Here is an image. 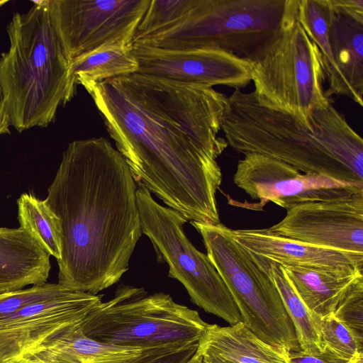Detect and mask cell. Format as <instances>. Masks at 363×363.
Wrapping results in <instances>:
<instances>
[{
  "label": "cell",
  "instance_id": "obj_5",
  "mask_svg": "<svg viewBox=\"0 0 363 363\" xmlns=\"http://www.w3.org/2000/svg\"><path fill=\"white\" fill-rule=\"evenodd\" d=\"M298 0H199L189 18L135 43L165 50H215L253 64L296 11Z\"/></svg>",
  "mask_w": 363,
  "mask_h": 363
},
{
  "label": "cell",
  "instance_id": "obj_26",
  "mask_svg": "<svg viewBox=\"0 0 363 363\" xmlns=\"http://www.w3.org/2000/svg\"><path fill=\"white\" fill-rule=\"evenodd\" d=\"M320 338L323 347L329 348L345 359L363 357V342L357 340L333 314L321 319Z\"/></svg>",
  "mask_w": 363,
  "mask_h": 363
},
{
  "label": "cell",
  "instance_id": "obj_20",
  "mask_svg": "<svg viewBox=\"0 0 363 363\" xmlns=\"http://www.w3.org/2000/svg\"><path fill=\"white\" fill-rule=\"evenodd\" d=\"M197 350L233 363H286L277 349L262 340L242 321L228 326L208 323Z\"/></svg>",
  "mask_w": 363,
  "mask_h": 363
},
{
  "label": "cell",
  "instance_id": "obj_3",
  "mask_svg": "<svg viewBox=\"0 0 363 363\" xmlns=\"http://www.w3.org/2000/svg\"><path fill=\"white\" fill-rule=\"evenodd\" d=\"M220 129L228 145L286 163L303 173L363 184V140L333 105L308 123L268 106L253 91L226 98Z\"/></svg>",
  "mask_w": 363,
  "mask_h": 363
},
{
  "label": "cell",
  "instance_id": "obj_24",
  "mask_svg": "<svg viewBox=\"0 0 363 363\" xmlns=\"http://www.w3.org/2000/svg\"><path fill=\"white\" fill-rule=\"evenodd\" d=\"M199 0H150L140 21L133 43L164 33L186 21Z\"/></svg>",
  "mask_w": 363,
  "mask_h": 363
},
{
  "label": "cell",
  "instance_id": "obj_18",
  "mask_svg": "<svg viewBox=\"0 0 363 363\" xmlns=\"http://www.w3.org/2000/svg\"><path fill=\"white\" fill-rule=\"evenodd\" d=\"M50 257L24 229L0 228V294L46 283Z\"/></svg>",
  "mask_w": 363,
  "mask_h": 363
},
{
  "label": "cell",
  "instance_id": "obj_33",
  "mask_svg": "<svg viewBox=\"0 0 363 363\" xmlns=\"http://www.w3.org/2000/svg\"><path fill=\"white\" fill-rule=\"evenodd\" d=\"M202 355L196 350V353L185 363H201Z\"/></svg>",
  "mask_w": 363,
  "mask_h": 363
},
{
  "label": "cell",
  "instance_id": "obj_25",
  "mask_svg": "<svg viewBox=\"0 0 363 363\" xmlns=\"http://www.w3.org/2000/svg\"><path fill=\"white\" fill-rule=\"evenodd\" d=\"M72 291L58 283H43L25 289L0 294V320L27 306L54 299Z\"/></svg>",
  "mask_w": 363,
  "mask_h": 363
},
{
  "label": "cell",
  "instance_id": "obj_6",
  "mask_svg": "<svg viewBox=\"0 0 363 363\" xmlns=\"http://www.w3.org/2000/svg\"><path fill=\"white\" fill-rule=\"evenodd\" d=\"M207 325L196 311L169 294H147L143 288L123 285L80 323L83 333L93 340L143 349L199 341Z\"/></svg>",
  "mask_w": 363,
  "mask_h": 363
},
{
  "label": "cell",
  "instance_id": "obj_30",
  "mask_svg": "<svg viewBox=\"0 0 363 363\" xmlns=\"http://www.w3.org/2000/svg\"><path fill=\"white\" fill-rule=\"evenodd\" d=\"M10 118L7 110L6 100L0 80V135L10 134Z\"/></svg>",
  "mask_w": 363,
  "mask_h": 363
},
{
  "label": "cell",
  "instance_id": "obj_16",
  "mask_svg": "<svg viewBox=\"0 0 363 363\" xmlns=\"http://www.w3.org/2000/svg\"><path fill=\"white\" fill-rule=\"evenodd\" d=\"M235 240L247 251L283 267L322 270L363 268V255L325 248L271 233L267 228L232 230Z\"/></svg>",
  "mask_w": 363,
  "mask_h": 363
},
{
  "label": "cell",
  "instance_id": "obj_2",
  "mask_svg": "<svg viewBox=\"0 0 363 363\" xmlns=\"http://www.w3.org/2000/svg\"><path fill=\"white\" fill-rule=\"evenodd\" d=\"M136 183L121 154L104 138L70 143L45 203L58 217V284L97 294L117 283L142 235Z\"/></svg>",
  "mask_w": 363,
  "mask_h": 363
},
{
  "label": "cell",
  "instance_id": "obj_10",
  "mask_svg": "<svg viewBox=\"0 0 363 363\" xmlns=\"http://www.w3.org/2000/svg\"><path fill=\"white\" fill-rule=\"evenodd\" d=\"M51 20L69 62L101 48L133 45L150 0H48Z\"/></svg>",
  "mask_w": 363,
  "mask_h": 363
},
{
  "label": "cell",
  "instance_id": "obj_31",
  "mask_svg": "<svg viewBox=\"0 0 363 363\" xmlns=\"http://www.w3.org/2000/svg\"><path fill=\"white\" fill-rule=\"evenodd\" d=\"M202 355L201 363H233L218 355L198 350Z\"/></svg>",
  "mask_w": 363,
  "mask_h": 363
},
{
  "label": "cell",
  "instance_id": "obj_23",
  "mask_svg": "<svg viewBox=\"0 0 363 363\" xmlns=\"http://www.w3.org/2000/svg\"><path fill=\"white\" fill-rule=\"evenodd\" d=\"M19 228L28 232L57 261L62 255V230L58 217L45 200L23 193L17 201Z\"/></svg>",
  "mask_w": 363,
  "mask_h": 363
},
{
  "label": "cell",
  "instance_id": "obj_12",
  "mask_svg": "<svg viewBox=\"0 0 363 363\" xmlns=\"http://www.w3.org/2000/svg\"><path fill=\"white\" fill-rule=\"evenodd\" d=\"M267 229L313 245L363 255V191L297 205Z\"/></svg>",
  "mask_w": 363,
  "mask_h": 363
},
{
  "label": "cell",
  "instance_id": "obj_35",
  "mask_svg": "<svg viewBox=\"0 0 363 363\" xmlns=\"http://www.w3.org/2000/svg\"><path fill=\"white\" fill-rule=\"evenodd\" d=\"M1 363V362H0Z\"/></svg>",
  "mask_w": 363,
  "mask_h": 363
},
{
  "label": "cell",
  "instance_id": "obj_8",
  "mask_svg": "<svg viewBox=\"0 0 363 363\" xmlns=\"http://www.w3.org/2000/svg\"><path fill=\"white\" fill-rule=\"evenodd\" d=\"M252 82L259 101L308 123L315 111L333 104L323 89L322 55L297 20L296 11L263 56L252 64Z\"/></svg>",
  "mask_w": 363,
  "mask_h": 363
},
{
  "label": "cell",
  "instance_id": "obj_7",
  "mask_svg": "<svg viewBox=\"0 0 363 363\" xmlns=\"http://www.w3.org/2000/svg\"><path fill=\"white\" fill-rule=\"evenodd\" d=\"M203 238L207 256L228 287L241 321L285 357L301 350L294 325L270 277L222 223L191 222Z\"/></svg>",
  "mask_w": 363,
  "mask_h": 363
},
{
  "label": "cell",
  "instance_id": "obj_34",
  "mask_svg": "<svg viewBox=\"0 0 363 363\" xmlns=\"http://www.w3.org/2000/svg\"><path fill=\"white\" fill-rule=\"evenodd\" d=\"M8 1H0V6H1L2 5H4V4L7 3Z\"/></svg>",
  "mask_w": 363,
  "mask_h": 363
},
{
  "label": "cell",
  "instance_id": "obj_19",
  "mask_svg": "<svg viewBox=\"0 0 363 363\" xmlns=\"http://www.w3.org/2000/svg\"><path fill=\"white\" fill-rule=\"evenodd\" d=\"M290 284L308 309L320 319L333 314L350 287L363 279V268L322 270L283 267Z\"/></svg>",
  "mask_w": 363,
  "mask_h": 363
},
{
  "label": "cell",
  "instance_id": "obj_28",
  "mask_svg": "<svg viewBox=\"0 0 363 363\" xmlns=\"http://www.w3.org/2000/svg\"><path fill=\"white\" fill-rule=\"evenodd\" d=\"M199 341H189L144 348L129 363H185L196 353Z\"/></svg>",
  "mask_w": 363,
  "mask_h": 363
},
{
  "label": "cell",
  "instance_id": "obj_4",
  "mask_svg": "<svg viewBox=\"0 0 363 363\" xmlns=\"http://www.w3.org/2000/svg\"><path fill=\"white\" fill-rule=\"evenodd\" d=\"M6 27L9 50L0 57V80L12 125L19 133L47 127L76 94L77 84L52 24L48 0L33 1Z\"/></svg>",
  "mask_w": 363,
  "mask_h": 363
},
{
  "label": "cell",
  "instance_id": "obj_14",
  "mask_svg": "<svg viewBox=\"0 0 363 363\" xmlns=\"http://www.w3.org/2000/svg\"><path fill=\"white\" fill-rule=\"evenodd\" d=\"M102 295L72 291L24 307L0 320V362L18 358L60 329L81 323Z\"/></svg>",
  "mask_w": 363,
  "mask_h": 363
},
{
  "label": "cell",
  "instance_id": "obj_17",
  "mask_svg": "<svg viewBox=\"0 0 363 363\" xmlns=\"http://www.w3.org/2000/svg\"><path fill=\"white\" fill-rule=\"evenodd\" d=\"M143 350L93 340L78 323L60 329L19 357L45 363H129Z\"/></svg>",
  "mask_w": 363,
  "mask_h": 363
},
{
  "label": "cell",
  "instance_id": "obj_15",
  "mask_svg": "<svg viewBox=\"0 0 363 363\" xmlns=\"http://www.w3.org/2000/svg\"><path fill=\"white\" fill-rule=\"evenodd\" d=\"M329 55L323 62L325 95L363 106V0H328Z\"/></svg>",
  "mask_w": 363,
  "mask_h": 363
},
{
  "label": "cell",
  "instance_id": "obj_29",
  "mask_svg": "<svg viewBox=\"0 0 363 363\" xmlns=\"http://www.w3.org/2000/svg\"><path fill=\"white\" fill-rule=\"evenodd\" d=\"M285 359L286 363H363V357L347 359L326 347L317 354H309L301 350L291 351Z\"/></svg>",
  "mask_w": 363,
  "mask_h": 363
},
{
  "label": "cell",
  "instance_id": "obj_21",
  "mask_svg": "<svg viewBox=\"0 0 363 363\" xmlns=\"http://www.w3.org/2000/svg\"><path fill=\"white\" fill-rule=\"evenodd\" d=\"M249 252L257 265L275 284L295 328L300 349L309 354L320 353L323 350L320 338L321 319L313 314L303 303L290 284L281 265Z\"/></svg>",
  "mask_w": 363,
  "mask_h": 363
},
{
  "label": "cell",
  "instance_id": "obj_9",
  "mask_svg": "<svg viewBox=\"0 0 363 363\" xmlns=\"http://www.w3.org/2000/svg\"><path fill=\"white\" fill-rule=\"evenodd\" d=\"M136 200L142 233L150 240L160 262L169 267L168 277L180 281L191 301L206 312L233 325L240 312L223 279L207 255L187 238V220L177 211L158 203L145 187L138 186Z\"/></svg>",
  "mask_w": 363,
  "mask_h": 363
},
{
  "label": "cell",
  "instance_id": "obj_27",
  "mask_svg": "<svg viewBox=\"0 0 363 363\" xmlns=\"http://www.w3.org/2000/svg\"><path fill=\"white\" fill-rule=\"evenodd\" d=\"M334 317L363 342V279L356 281L339 302Z\"/></svg>",
  "mask_w": 363,
  "mask_h": 363
},
{
  "label": "cell",
  "instance_id": "obj_32",
  "mask_svg": "<svg viewBox=\"0 0 363 363\" xmlns=\"http://www.w3.org/2000/svg\"><path fill=\"white\" fill-rule=\"evenodd\" d=\"M6 363H45V362L38 361V360H33V359H24V358L19 357V358H16V359L10 360Z\"/></svg>",
  "mask_w": 363,
  "mask_h": 363
},
{
  "label": "cell",
  "instance_id": "obj_11",
  "mask_svg": "<svg viewBox=\"0 0 363 363\" xmlns=\"http://www.w3.org/2000/svg\"><path fill=\"white\" fill-rule=\"evenodd\" d=\"M233 182L262 209L269 202L286 210L309 202L327 201L363 191V184L304 173L295 167L257 153H245L239 160Z\"/></svg>",
  "mask_w": 363,
  "mask_h": 363
},
{
  "label": "cell",
  "instance_id": "obj_1",
  "mask_svg": "<svg viewBox=\"0 0 363 363\" xmlns=\"http://www.w3.org/2000/svg\"><path fill=\"white\" fill-rule=\"evenodd\" d=\"M134 181L187 221L220 223L216 161L227 96L213 87L138 73L89 91Z\"/></svg>",
  "mask_w": 363,
  "mask_h": 363
},
{
  "label": "cell",
  "instance_id": "obj_13",
  "mask_svg": "<svg viewBox=\"0 0 363 363\" xmlns=\"http://www.w3.org/2000/svg\"><path fill=\"white\" fill-rule=\"evenodd\" d=\"M138 63L136 73L213 87L223 85L235 90L252 82V64L226 52L206 49L172 50L133 45Z\"/></svg>",
  "mask_w": 363,
  "mask_h": 363
},
{
  "label": "cell",
  "instance_id": "obj_22",
  "mask_svg": "<svg viewBox=\"0 0 363 363\" xmlns=\"http://www.w3.org/2000/svg\"><path fill=\"white\" fill-rule=\"evenodd\" d=\"M70 69L76 84L88 91L106 79L136 73L138 63L133 45H116L101 48L72 62Z\"/></svg>",
  "mask_w": 363,
  "mask_h": 363
}]
</instances>
